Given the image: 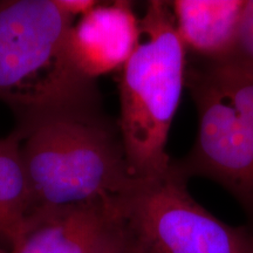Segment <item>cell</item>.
<instances>
[{
	"label": "cell",
	"instance_id": "7c38bea8",
	"mask_svg": "<svg viewBox=\"0 0 253 253\" xmlns=\"http://www.w3.org/2000/svg\"><path fill=\"white\" fill-rule=\"evenodd\" d=\"M55 1L60 8L72 15L73 18L75 15L84 17L99 4V1H94V0H55Z\"/></svg>",
	"mask_w": 253,
	"mask_h": 253
},
{
	"label": "cell",
	"instance_id": "5b68a950",
	"mask_svg": "<svg viewBox=\"0 0 253 253\" xmlns=\"http://www.w3.org/2000/svg\"><path fill=\"white\" fill-rule=\"evenodd\" d=\"M171 162L162 175L137 179L114 212L138 253H253V229L231 226L190 195Z\"/></svg>",
	"mask_w": 253,
	"mask_h": 253
},
{
	"label": "cell",
	"instance_id": "30bf717a",
	"mask_svg": "<svg viewBox=\"0 0 253 253\" xmlns=\"http://www.w3.org/2000/svg\"><path fill=\"white\" fill-rule=\"evenodd\" d=\"M219 63L253 78V0H245L238 34L232 52Z\"/></svg>",
	"mask_w": 253,
	"mask_h": 253
},
{
	"label": "cell",
	"instance_id": "ba28073f",
	"mask_svg": "<svg viewBox=\"0 0 253 253\" xmlns=\"http://www.w3.org/2000/svg\"><path fill=\"white\" fill-rule=\"evenodd\" d=\"M245 0H175L170 7L186 53L220 62L235 47Z\"/></svg>",
	"mask_w": 253,
	"mask_h": 253
},
{
	"label": "cell",
	"instance_id": "277c9868",
	"mask_svg": "<svg viewBox=\"0 0 253 253\" xmlns=\"http://www.w3.org/2000/svg\"><path fill=\"white\" fill-rule=\"evenodd\" d=\"M198 114L190 153L173 162L186 178L212 179L239 202L253 224V78L219 63L186 67Z\"/></svg>",
	"mask_w": 253,
	"mask_h": 253
},
{
	"label": "cell",
	"instance_id": "8992f818",
	"mask_svg": "<svg viewBox=\"0 0 253 253\" xmlns=\"http://www.w3.org/2000/svg\"><path fill=\"white\" fill-rule=\"evenodd\" d=\"M141 40L140 19L129 1L99 2L68 33V55L84 77L122 69Z\"/></svg>",
	"mask_w": 253,
	"mask_h": 253
},
{
	"label": "cell",
	"instance_id": "52a82bcc",
	"mask_svg": "<svg viewBox=\"0 0 253 253\" xmlns=\"http://www.w3.org/2000/svg\"><path fill=\"white\" fill-rule=\"evenodd\" d=\"M115 216L102 203L34 211L25 219L12 253H93Z\"/></svg>",
	"mask_w": 253,
	"mask_h": 253
},
{
	"label": "cell",
	"instance_id": "6da1fadb",
	"mask_svg": "<svg viewBox=\"0 0 253 253\" xmlns=\"http://www.w3.org/2000/svg\"><path fill=\"white\" fill-rule=\"evenodd\" d=\"M73 19L55 0L0 1V101L18 126L102 115L95 80L84 77L68 55Z\"/></svg>",
	"mask_w": 253,
	"mask_h": 253
},
{
	"label": "cell",
	"instance_id": "3957f363",
	"mask_svg": "<svg viewBox=\"0 0 253 253\" xmlns=\"http://www.w3.org/2000/svg\"><path fill=\"white\" fill-rule=\"evenodd\" d=\"M140 30V43L121 69L119 128L131 175L147 179L171 166L166 148L185 86L186 52L169 1L148 2Z\"/></svg>",
	"mask_w": 253,
	"mask_h": 253
},
{
	"label": "cell",
	"instance_id": "7a4b0ae2",
	"mask_svg": "<svg viewBox=\"0 0 253 253\" xmlns=\"http://www.w3.org/2000/svg\"><path fill=\"white\" fill-rule=\"evenodd\" d=\"M34 211L102 203L134 184L121 138L102 115H63L17 126Z\"/></svg>",
	"mask_w": 253,
	"mask_h": 253
},
{
	"label": "cell",
	"instance_id": "9c48e42d",
	"mask_svg": "<svg viewBox=\"0 0 253 253\" xmlns=\"http://www.w3.org/2000/svg\"><path fill=\"white\" fill-rule=\"evenodd\" d=\"M20 142L17 129L0 138V236L11 244L20 232L31 205Z\"/></svg>",
	"mask_w": 253,
	"mask_h": 253
},
{
	"label": "cell",
	"instance_id": "8fae6325",
	"mask_svg": "<svg viewBox=\"0 0 253 253\" xmlns=\"http://www.w3.org/2000/svg\"><path fill=\"white\" fill-rule=\"evenodd\" d=\"M93 253H138L126 227L118 217H113Z\"/></svg>",
	"mask_w": 253,
	"mask_h": 253
},
{
	"label": "cell",
	"instance_id": "4fadbf2b",
	"mask_svg": "<svg viewBox=\"0 0 253 253\" xmlns=\"http://www.w3.org/2000/svg\"><path fill=\"white\" fill-rule=\"evenodd\" d=\"M0 253H12V252L6 251V250H5L4 248H1V246H0Z\"/></svg>",
	"mask_w": 253,
	"mask_h": 253
}]
</instances>
